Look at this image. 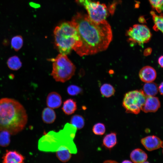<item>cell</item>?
Listing matches in <instances>:
<instances>
[{
  "instance_id": "obj_30",
  "label": "cell",
  "mask_w": 163,
  "mask_h": 163,
  "mask_svg": "<svg viewBox=\"0 0 163 163\" xmlns=\"http://www.w3.org/2000/svg\"><path fill=\"white\" fill-rule=\"evenodd\" d=\"M158 62L160 66L163 68V56H161L159 57Z\"/></svg>"
},
{
  "instance_id": "obj_33",
  "label": "cell",
  "mask_w": 163,
  "mask_h": 163,
  "mask_svg": "<svg viewBox=\"0 0 163 163\" xmlns=\"http://www.w3.org/2000/svg\"><path fill=\"white\" fill-rule=\"evenodd\" d=\"M122 163H131L132 162L131 161H130L129 160H124L122 162Z\"/></svg>"
},
{
  "instance_id": "obj_31",
  "label": "cell",
  "mask_w": 163,
  "mask_h": 163,
  "mask_svg": "<svg viewBox=\"0 0 163 163\" xmlns=\"http://www.w3.org/2000/svg\"><path fill=\"white\" fill-rule=\"evenodd\" d=\"M158 90L161 94L163 95V82L160 84L158 88Z\"/></svg>"
},
{
  "instance_id": "obj_1",
  "label": "cell",
  "mask_w": 163,
  "mask_h": 163,
  "mask_svg": "<svg viewBox=\"0 0 163 163\" xmlns=\"http://www.w3.org/2000/svg\"><path fill=\"white\" fill-rule=\"evenodd\" d=\"M72 21L80 37V46L75 51L80 56L92 55L105 50L113 37L111 27L106 20L95 22L88 15L77 13Z\"/></svg>"
},
{
  "instance_id": "obj_19",
  "label": "cell",
  "mask_w": 163,
  "mask_h": 163,
  "mask_svg": "<svg viewBox=\"0 0 163 163\" xmlns=\"http://www.w3.org/2000/svg\"><path fill=\"white\" fill-rule=\"evenodd\" d=\"M158 88L156 84L154 82L146 83L143 86V91L146 96H155L158 93Z\"/></svg>"
},
{
  "instance_id": "obj_27",
  "label": "cell",
  "mask_w": 163,
  "mask_h": 163,
  "mask_svg": "<svg viewBox=\"0 0 163 163\" xmlns=\"http://www.w3.org/2000/svg\"><path fill=\"white\" fill-rule=\"evenodd\" d=\"M152 8L158 13L163 11V0H149Z\"/></svg>"
},
{
  "instance_id": "obj_25",
  "label": "cell",
  "mask_w": 163,
  "mask_h": 163,
  "mask_svg": "<svg viewBox=\"0 0 163 163\" xmlns=\"http://www.w3.org/2000/svg\"><path fill=\"white\" fill-rule=\"evenodd\" d=\"M0 146L6 147L10 142V134L6 131H0Z\"/></svg>"
},
{
  "instance_id": "obj_34",
  "label": "cell",
  "mask_w": 163,
  "mask_h": 163,
  "mask_svg": "<svg viewBox=\"0 0 163 163\" xmlns=\"http://www.w3.org/2000/svg\"></svg>"
},
{
  "instance_id": "obj_6",
  "label": "cell",
  "mask_w": 163,
  "mask_h": 163,
  "mask_svg": "<svg viewBox=\"0 0 163 163\" xmlns=\"http://www.w3.org/2000/svg\"><path fill=\"white\" fill-rule=\"evenodd\" d=\"M146 98V96L142 90L130 91L125 95L122 105L126 112L138 114L142 110Z\"/></svg>"
},
{
  "instance_id": "obj_9",
  "label": "cell",
  "mask_w": 163,
  "mask_h": 163,
  "mask_svg": "<svg viewBox=\"0 0 163 163\" xmlns=\"http://www.w3.org/2000/svg\"><path fill=\"white\" fill-rule=\"evenodd\" d=\"M142 144L148 151H151L160 148H163V141L155 136H149L142 138Z\"/></svg>"
},
{
  "instance_id": "obj_23",
  "label": "cell",
  "mask_w": 163,
  "mask_h": 163,
  "mask_svg": "<svg viewBox=\"0 0 163 163\" xmlns=\"http://www.w3.org/2000/svg\"><path fill=\"white\" fill-rule=\"evenodd\" d=\"M100 91L101 94L106 97H111L115 92L114 88L111 85L108 83H105L102 85Z\"/></svg>"
},
{
  "instance_id": "obj_15",
  "label": "cell",
  "mask_w": 163,
  "mask_h": 163,
  "mask_svg": "<svg viewBox=\"0 0 163 163\" xmlns=\"http://www.w3.org/2000/svg\"><path fill=\"white\" fill-rule=\"evenodd\" d=\"M56 117V113L52 108L48 107H46L42 111V119L45 123L50 124L53 123L55 121Z\"/></svg>"
},
{
  "instance_id": "obj_22",
  "label": "cell",
  "mask_w": 163,
  "mask_h": 163,
  "mask_svg": "<svg viewBox=\"0 0 163 163\" xmlns=\"http://www.w3.org/2000/svg\"><path fill=\"white\" fill-rule=\"evenodd\" d=\"M70 123L75 127L77 130L83 128L85 124V120L81 115L75 114L72 116L70 120Z\"/></svg>"
},
{
  "instance_id": "obj_5",
  "label": "cell",
  "mask_w": 163,
  "mask_h": 163,
  "mask_svg": "<svg viewBox=\"0 0 163 163\" xmlns=\"http://www.w3.org/2000/svg\"><path fill=\"white\" fill-rule=\"evenodd\" d=\"M51 60L53 62L51 75L56 81L64 82L74 74L75 67L66 55L60 53Z\"/></svg>"
},
{
  "instance_id": "obj_26",
  "label": "cell",
  "mask_w": 163,
  "mask_h": 163,
  "mask_svg": "<svg viewBox=\"0 0 163 163\" xmlns=\"http://www.w3.org/2000/svg\"><path fill=\"white\" fill-rule=\"evenodd\" d=\"M92 131L95 135H102L105 132L106 128L104 124L101 123H98L95 124L93 127Z\"/></svg>"
},
{
  "instance_id": "obj_14",
  "label": "cell",
  "mask_w": 163,
  "mask_h": 163,
  "mask_svg": "<svg viewBox=\"0 0 163 163\" xmlns=\"http://www.w3.org/2000/svg\"><path fill=\"white\" fill-rule=\"evenodd\" d=\"M130 158L134 163H141L145 162L147 159L148 156L143 150L137 148L134 149L131 152Z\"/></svg>"
},
{
  "instance_id": "obj_29",
  "label": "cell",
  "mask_w": 163,
  "mask_h": 163,
  "mask_svg": "<svg viewBox=\"0 0 163 163\" xmlns=\"http://www.w3.org/2000/svg\"><path fill=\"white\" fill-rule=\"evenodd\" d=\"M152 49L151 48H148L145 49L144 52V55L145 56H148L150 55L152 52Z\"/></svg>"
},
{
  "instance_id": "obj_3",
  "label": "cell",
  "mask_w": 163,
  "mask_h": 163,
  "mask_svg": "<svg viewBox=\"0 0 163 163\" xmlns=\"http://www.w3.org/2000/svg\"><path fill=\"white\" fill-rule=\"evenodd\" d=\"M77 129L67 123L58 132L52 131L43 136L39 140L38 149L45 152H54L61 147L68 148L72 154H76L77 150L73 141Z\"/></svg>"
},
{
  "instance_id": "obj_13",
  "label": "cell",
  "mask_w": 163,
  "mask_h": 163,
  "mask_svg": "<svg viewBox=\"0 0 163 163\" xmlns=\"http://www.w3.org/2000/svg\"><path fill=\"white\" fill-rule=\"evenodd\" d=\"M62 104V97L59 93L52 92L48 94L46 99V104L48 107L53 109L58 108Z\"/></svg>"
},
{
  "instance_id": "obj_10",
  "label": "cell",
  "mask_w": 163,
  "mask_h": 163,
  "mask_svg": "<svg viewBox=\"0 0 163 163\" xmlns=\"http://www.w3.org/2000/svg\"><path fill=\"white\" fill-rule=\"evenodd\" d=\"M3 163H23L25 158L15 150H6L2 157Z\"/></svg>"
},
{
  "instance_id": "obj_2",
  "label": "cell",
  "mask_w": 163,
  "mask_h": 163,
  "mask_svg": "<svg viewBox=\"0 0 163 163\" xmlns=\"http://www.w3.org/2000/svg\"><path fill=\"white\" fill-rule=\"evenodd\" d=\"M27 121L26 110L19 102L8 97L0 99V131L15 135L24 129Z\"/></svg>"
},
{
  "instance_id": "obj_28",
  "label": "cell",
  "mask_w": 163,
  "mask_h": 163,
  "mask_svg": "<svg viewBox=\"0 0 163 163\" xmlns=\"http://www.w3.org/2000/svg\"><path fill=\"white\" fill-rule=\"evenodd\" d=\"M82 90L81 88L75 85H71L67 88L68 93L71 96H75L80 93Z\"/></svg>"
},
{
  "instance_id": "obj_4",
  "label": "cell",
  "mask_w": 163,
  "mask_h": 163,
  "mask_svg": "<svg viewBox=\"0 0 163 163\" xmlns=\"http://www.w3.org/2000/svg\"><path fill=\"white\" fill-rule=\"evenodd\" d=\"M55 46L60 53L67 55L75 51L80 46L77 28L72 21L63 23L56 26L54 31Z\"/></svg>"
},
{
  "instance_id": "obj_32",
  "label": "cell",
  "mask_w": 163,
  "mask_h": 163,
  "mask_svg": "<svg viewBox=\"0 0 163 163\" xmlns=\"http://www.w3.org/2000/svg\"><path fill=\"white\" fill-rule=\"evenodd\" d=\"M112 163V162H116V161H113V160H107L106 161H105L104 162H106V163Z\"/></svg>"
},
{
  "instance_id": "obj_16",
  "label": "cell",
  "mask_w": 163,
  "mask_h": 163,
  "mask_svg": "<svg viewBox=\"0 0 163 163\" xmlns=\"http://www.w3.org/2000/svg\"><path fill=\"white\" fill-rule=\"evenodd\" d=\"M62 109L63 113L66 115L72 114L77 109L76 102L72 99H68L63 102Z\"/></svg>"
},
{
  "instance_id": "obj_11",
  "label": "cell",
  "mask_w": 163,
  "mask_h": 163,
  "mask_svg": "<svg viewBox=\"0 0 163 163\" xmlns=\"http://www.w3.org/2000/svg\"><path fill=\"white\" fill-rule=\"evenodd\" d=\"M156 72L153 67L146 66L142 67L139 72V77L143 82L148 83L152 82L156 78Z\"/></svg>"
},
{
  "instance_id": "obj_20",
  "label": "cell",
  "mask_w": 163,
  "mask_h": 163,
  "mask_svg": "<svg viewBox=\"0 0 163 163\" xmlns=\"http://www.w3.org/2000/svg\"><path fill=\"white\" fill-rule=\"evenodd\" d=\"M150 14L152 16L154 25L153 29L156 31L159 30L163 33V16L162 14L158 15L153 11L150 12Z\"/></svg>"
},
{
  "instance_id": "obj_21",
  "label": "cell",
  "mask_w": 163,
  "mask_h": 163,
  "mask_svg": "<svg viewBox=\"0 0 163 163\" xmlns=\"http://www.w3.org/2000/svg\"><path fill=\"white\" fill-rule=\"evenodd\" d=\"M7 64L10 69L13 70H17L21 67L22 63L18 57L14 56L8 59Z\"/></svg>"
},
{
  "instance_id": "obj_8",
  "label": "cell",
  "mask_w": 163,
  "mask_h": 163,
  "mask_svg": "<svg viewBox=\"0 0 163 163\" xmlns=\"http://www.w3.org/2000/svg\"><path fill=\"white\" fill-rule=\"evenodd\" d=\"M126 35L128 37L129 41L140 46L149 42L152 36L148 27L145 25L139 24L134 25L130 28Z\"/></svg>"
},
{
  "instance_id": "obj_24",
  "label": "cell",
  "mask_w": 163,
  "mask_h": 163,
  "mask_svg": "<svg viewBox=\"0 0 163 163\" xmlns=\"http://www.w3.org/2000/svg\"><path fill=\"white\" fill-rule=\"evenodd\" d=\"M23 40L21 35H16L12 38L11 40V45L12 48L16 51H18L22 47Z\"/></svg>"
},
{
  "instance_id": "obj_17",
  "label": "cell",
  "mask_w": 163,
  "mask_h": 163,
  "mask_svg": "<svg viewBox=\"0 0 163 163\" xmlns=\"http://www.w3.org/2000/svg\"><path fill=\"white\" fill-rule=\"evenodd\" d=\"M117 142V134L112 132L104 136L103 140V144L106 148L110 149L116 145Z\"/></svg>"
},
{
  "instance_id": "obj_18",
  "label": "cell",
  "mask_w": 163,
  "mask_h": 163,
  "mask_svg": "<svg viewBox=\"0 0 163 163\" xmlns=\"http://www.w3.org/2000/svg\"><path fill=\"white\" fill-rule=\"evenodd\" d=\"M56 155L58 159L62 162L69 161L72 157V153L69 149L66 147H61L57 150Z\"/></svg>"
},
{
  "instance_id": "obj_7",
  "label": "cell",
  "mask_w": 163,
  "mask_h": 163,
  "mask_svg": "<svg viewBox=\"0 0 163 163\" xmlns=\"http://www.w3.org/2000/svg\"><path fill=\"white\" fill-rule=\"evenodd\" d=\"M77 3L84 6L90 18L95 22L105 20L107 15L106 5L92 0H76Z\"/></svg>"
},
{
  "instance_id": "obj_12",
  "label": "cell",
  "mask_w": 163,
  "mask_h": 163,
  "mask_svg": "<svg viewBox=\"0 0 163 163\" xmlns=\"http://www.w3.org/2000/svg\"><path fill=\"white\" fill-rule=\"evenodd\" d=\"M160 107V103L158 97L154 96H147L142 110L145 113L154 112Z\"/></svg>"
}]
</instances>
